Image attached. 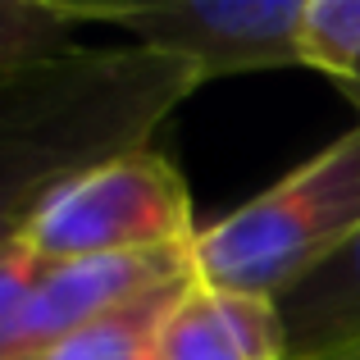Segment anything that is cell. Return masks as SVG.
Returning a JSON list of instances; mask_svg holds the SVG:
<instances>
[{
	"label": "cell",
	"instance_id": "cell-4",
	"mask_svg": "<svg viewBox=\"0 0 360 360\" xmlns=\"http://www.w3.org/2000/svg\"><path fill=\"white\" fill-rule=\"evenodd\" d=\"M78 23H115L137 46L187 60L201 82L255 69H306V0H141V5H69Z\"/></svg>",
	"mask_w": 360,
	"mask_h": 360
},
{
	"label": "cell",
	"instance_id": "cell-11",
	"mask_svg": "<svg viewBox=\"0 0 360 360\" xmlns=\"http://www.w3.org/2000/svg\"><path fill=\"white\" fill-rule=\"evenodd\" d=\"M333 87H338V91H342V96H347V101H352V105H356V110H360V78H352V82H333Z\"/></svg>",
	"mask_w": 360,
	"mask_h": 360
},
{
	"label": "cell",
	"instance_id": "cell-7",
	"mask_svg": "<svg viewBox=\"0 0 360 360\" xmlns=\"http://www.w3.org/2000/svg\"><path fill=\"white\" fill-rule=\"evenodd\" d=\"M288 360H342L360 347V233L278 301Z\"/></svg>",
	"mask_w": 360,
	"mask_h": 360
},
{
	"label": "cell",
	"instance_id": "cell-6",
	"mask_svg": "<svg viewBox=\"0 0 360 360\" xmlns=\"http://www.w3.org/2000/svg\"><path fill=\"white\" fill-rule=\"evenodd\" d=\"M155 360H288L278 301L196 278L160 324Z\"/></svg>",
	"mask_w": 360,
	"mask_h": 360
},
{
	"label": "cell",
	"instance_id": "cell-1",
	"mask_svg": "<svg viewBox=\"0 0 360 360\" xmlns=\"http://www.w3.org/2000/svg\"><path fill=\"white\" fill-rule=\"evenodd\" d=\"M201 87L187 60L150 46H69L0 78V229L14 233L55 187L146 150Z\"/></svg>",
	"mask_w": 360,
	"mask_h": 360
},
{
	"label": "cell",
	"instance_id": "cell-3",
	"mask_svg": "<svg viewBox=\"0 0 360 360\" xmlns=\"http://www.w3.org/2000/svg\"><path fill=\"white\" fill-rule=\"evenodd\" d=\"M14 233L41 260H91L187 246L201 229L178 169L160 150H137L55 187Z\"/></svg>",
	"mask_w": 360,
	"mask_h": 360
},
{
	"label": "cell",
	"instance_id": "cell-2",
	"mask_svg": "<svg viewBox=\"0 0 360 360\" xmlns=\"http://www.w3.org/2000/svg\"><path fill=\"white\" fill-rule=\"evenodd\" d=\"M360 233V123L283 174L219 224L196 233V278L283 301Z\"/></svg>",
	"mask_w": 360,
	"mask_h": 360
},
{
	"label": "cell",
	"instance_id": "cell-9",
	"mask_svg": "<svg viewBox=\"0 0 360 360\" xmlns=\"http://www.w3.org/2000/svg\"><path fill=\"white\" fill-rule=\"evenodd\" d=\"M73 27L78 18L64 0H0V78L78 46Z\"/></svg>",
	"mask_w": 360,
	"mask_h": 360
},
{
	"label": "cell",
	"instance_id": "cell-5",
	"mask_svg": "<svg viewBox=\"0 0 360 360\" xmlns=\"http://www.w3.org/2000/svg\"><path fill=\"white\" fill-rule=\"evenodd\" d=\"M196 283L192 242L137 255H91V260H46L32 292L14 315L0 319V360H41L51 347L141 297Z\"/></svg>",
	"mask_w": 360,
	"mask_h": 360
},
{
	"label": "cell",
	"instance_id": "cell-10",
	"mask_svg": "<svg viewBox=\"0 0 360 360\" xmlns=\"http://www.w3.org/2000/svg\"><path fill=\"white\" fill-rule=\"evenodd\" d=\"M301 51L306 69H319L324 78H360V0H306Z\"/></svg>",
	"mask_w": 360,
	"mask_h": 360
},
{
	"label": "cell",
	"instance_id": "cell-8",
	"mask_svg": "<svg viewBox=\"0 0 360 360\" xmlns=\"http://www.w3.org/2000/svg\"><path fill=\"white\" fill-rule=\"evenodd\" d=\"M187 288H192V283L150 292L137 306H128V310H119V315L101 319V324L82 328V333L64 338V342L51 347L41 360H155L160 324H165V315L174 310V301L183 297Z\"/></svg>",
	"mask_w": 360,
	"mask_h": 360
}]
</instances>
